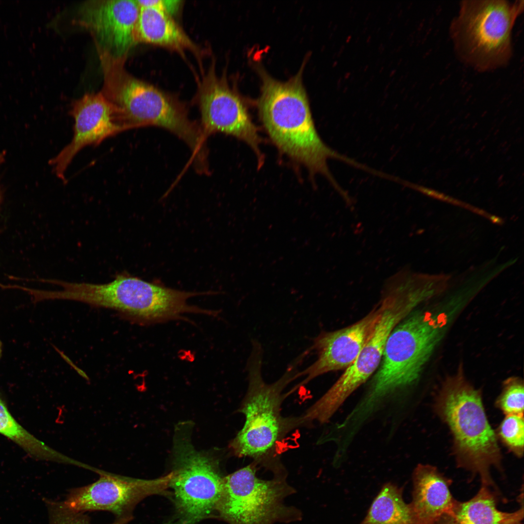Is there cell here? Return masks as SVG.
Segmentation results:
<instances>
[{"label": "cell", "mask_w": 524, "mask_h": 524, "mask_svg": "<svg viewBox=\"0 0 524 524\" xmlns=\"http://www.w3.org/2000/svg\"><path fill=\"white\" fill-rule=\"evenodd\" d=\"M302 71L285 82L262 73L260 120L280 151L303 165L312 175H324L341 193L343 189L330 173L327 160L335 158L354 166L356 162L331 149L320 138L302 84Z\"/></svg>", "instance_id": "obj_1"}, {"label": "cell", "mask_w": 524, "mask_h": 524, "mask_svg": "<svg viewBox=\"0 0 524 524\" xmlns=\"http://www.w3.org/2000/svg\"><path fill=\"white\" fill-rule=\"evenodd\" d=\"M124 60L107 58L101 63L103 84L100 91L119 111L124 131L155 126L172 133L192 152L191 161L208 159L207 138L199 123L191 119L178 100L128 73Z\"/></svg>", "instance_id": "obj_2"}, {"label": "cell", "mask_w": 524, "mask_h": 524, "mask_svg": "<svg viewBox=\"0 0 524 524\" xmlns=\"http://www.w3.org/2000/svg\"><path fill=\"white\" fill-rule=\"evenodd\" d=\"M446 322L444 315L421 311L410 313L394 328L368 391L352 410L357 419L366 421L390 396L417 380Z\"/></svg>", "instance_id": "obj_3"}, {"label": "cell", "mask_w": 524, "mask_h": 524, "mask_svg": "<svg viewBox=\"0 0 524 524\" xmlns=\"http://www.w3.org/2000/svg\"><path fill=\"white\" fill-rule=\"evenodd\" d=\"M435 409L452 435L458 466L479 475L481 485L495 487L490 471L492 467L502 470V456L480 392L457 375L443 384Z\"/></svg>", "instance_id": "obj_4"}, {"label": "cell", "mask_w": 524, "mask_h": 524, "mask_svg": "<svg viewBox=\"0 0 524 524\" xmlns=\"http://www.w3.org/2000/svg\"><path fill=\"white\" fill-rule=\"evenodd\" d=\"M262 349L257 341L247 364L248 385L240 411L245 421L231 446L239 457H248L256 462L273 456L280 440L299 425L298 418H284L281 405L286 394L282 393L291 381L298 378L297 367L302 360L297 357L276 381L267 383L262 376Z\"/></svg>", "instance_id": "obj_5"}, {"label": "cell", "mask_w": 524, "mask_h": 524, "mask_svg": "<svg viewBox=\"0 0 524 524\" xmlns=\"http://www.w3.org/2000/svg\"><path fill=\"white\" fill-rule=\"evenodd\" d=\"M524 0H462L450 26L463 62L480 71L505 66L512 55L511 32Z\"/></svg>", "instance_id": "obj_6"}, {"label": "cell", "mask_w": 524, "mask_h": 524, "mask_svg": "<svg viewBox=\"0 0 524 524\" xmlns=\"http://www.w3.org/2000/svg\"><path fill=\"white\" fill-rule=\"evenodd\" d=\"M255 464L242 468L223 479L217 516L229 524H275L298 521L302 513L287 506L285 499L295 490L279 471L271 479L260 477Z\"/></svg>", "instance_id": "obj_7"}, {"label": "cell", "mask_w": 524, "mask_h": 524, "mask_svg": "<svg viewBox=\"0 0 524 524\" xmlns=\"http://www.w3.org/2000/svg\"><path fill=\"white\" fill-rule=\"evenodd\" d=\"M381 301L380 317L367 342L354 362L323 395L326 404L337 409L378 368L391 333L420 304L426 300L423 291L405 280L393 281Z\"/></svg>", "instance_id": "obj_8"}, {"label": "cell", "mask_w": 524, "mask_h": 524, "mask_svg": "<svg viewBox=\"0 0 524 524\" xmlns=\"http://www.w3.org/2000/svg\"><path fill=\"white\" fill-rule=\"evenodd\" d=\"M174 458L169 487L175 512L165 524H196L216 512L223 477L213 461L189 440L174 446Z\"/></svg>", "instance_id": "obj_9"}, {"label": "cell", "mask_w": 524, "mask_h": 524, "mask_svg": "<svg viewBox=\"0 0 524 524\" xmlns=\"http://www.w3.org/2000/svg\"><path fill=\"white\" fill-rule=\"evenodd\" d=\"M172 475L171 472L160 478L145 480L101 473L95 482L70 490L63 502L76 511H107L114 514L116 520L130 521L133 510L141 501L166 492Z\"/></svg>", "instance_id": "obj_10"}, {"label": "cell", "mask_w": 524, "mask_h": 524, "mask_svg": "<svg viewBox=\"0 0 524 524\" xmlns=\"http://www.w3.org/2000/svg\"><path fill=\"white\" fill-rule=\"evenodd\" d=\"M197 102L200 114L199 124L206 138L217 133L233 136L252 148L261 165V139L246 106L213 70L204 79Z\"/></svg>", "instance_id": "obj_11"}, {"label": "cell", "mask_w": 524, "mask_h": 524, "mask_svg": "<svg viewBox=\"0 0 524 524\" xmlns=\"http://www.w3.org/2000/svg\"><path fill=\"white\" fill-rule=\"evenodd\" d=\"M70 114L74 121L72 138L49 162L55 175L64 182L67 168L82 148L98 146L124 131L119 110L101 92L85 94L75 100Z\"/></svg>", "instance_id": "obj_12"}, {"label": "cell", "mask_w": 524, "mask_h": 524, "mask_svg": "<svg viewBox=\"0 0 524 524\" xmlns=\"http://www.w3.org/2000/svg\"><path fill=\"white\" fill-rule=\"evenodd\" d=\"M139 10L136 0L85 1L75 22L90 32L97 50L115 58H126L135 44L134 31Z\"/></svg>", "instance_id": "obj_13"}, {"label": "cell", "mask_w": 524, "mask_h": 524, "mask_svg": "<svg viewBox=\"0 0 524 524\" xmlns=\"http://www.w3.org/2000/svg\"><path fill=\"white\" fill-rule=\"evenodd\" d=\"M383 308L381 302L355 323L337 330L322 332L316 337L309 349L315 351L317 358L311 365L298 372V377L303 376L304 379L293 389L324 374L350 366L372 334Z\"/></svg>", "instance_id": "obj_14"}, {"label": "cell", "mask_w": 524, "mask_h": 524, "mask_svg": "<svg viewBox=\"0 0 524 524\" xmlns=\"http://www.w3.org/2000/svg\"><path fill=\"white\" fill-rule=\"evenodd\" d=\"M410 504L416 524H436L455 499L449 490L451 481L434 466L418 464L412 474Z\"/></svg>", "instance_id": "obj_15"}, {"label": "cell", "mask_w": 524, "mask_h": 524, "mask_svg": "<svg viewBox=\"0 0 524 524\" xmlns=\"http://www.w3.org/2000/svg\"><path fill=\"white\" fill-rule=\"evenodd\" d=\"M490 488L481 485L477 493L469 501L455 500L436 524H523V505L513 512L499 510L497 495Z\"/></svg>", "instance_id": "obj_16"}, {"label": "cell", "mask_w": 524, "mask_h": 524, "mask_svg": "<svg viewBox=\"0 0 524 524\" xmlns=\"http://www.w3.org/2000/svg\"><path fill=\"white\" fill-rule=\"evenodd\" d=\"M136 43L143 42L182 51H197L195 43L164 11L154 7H139L134 31Z\"/></svg>", "instance_id": "obj_17"}, {"label": "cell", "mask_w": 524, "mask_h": 524, "mask_svg": "<svg viewBox=\"0 0 524 524\" xmlns=\"http://www.w3.org/2000/svg\"><path fill=\"white\" fill-rule=\"evenodd\" d=\"M402 495V488L385 483L360 524H416L410 505Z\"/></svg>", "instance_id": "obj_18"}, {"label": "cell", "mask_w": 524, "mask_h": 524, "mask_svg": "<svg viewBox=\"0 0 524 524\" xmlns=\"http://www.w3.org/2000/svg\"><path fill=\"white\" fill-rule=\"evenodd\" d=\"M0 434L16 443L32 457L48 459L54 456V453L50 449L15 420L0 399Z\"/></svg>", "instance_id": "obj_19"}, {"label": "cell", "mask_w": 524, "mask_h": 524, "mask_svg": "<svg viewBox=\"0 0 524 524\" xmlns=\"http://www.w3.org/2000/svg\"><path fill=\"white\" fill-rule=\"evenodd\" d=\"M498 435L502 442L513 454L519 457L524 454V416L506 415L501 423Z\"/></svg>", "instance_id": "obj_20"}, {"label": "cell", "mask_w": 524, "mask_h": 524, "mask_svg": "<svg viewBox=\"0 0 524 524\" xmlns=\"http://www.w3.org/2000/svg\"><path fill=\"white\" fill-rule=\"evenodd\" d=\"M496 405L506 415L524 416V388L522 381L512 377L505 381Z\"/></svg>", "instance_id": "obj_21"}, {"label": "cell", "mask_w": 524, "mask_h": 524, "mask_svg": "<svg viewBox=\"0 0 524 524\" xmlns=\"http://www.w3.org/2000/svg\"><path fill=\"white\" fill-rule=\"evenodd\" d=\"M45 502L48 509L49 524H92L87 516L83 512L70 509L63 501L46 499ZM129 522L115 520L110 524H126Z\"/></svg>", "instance_id": "obj_22"}, {"label": "cell", "mask_w": 524, "mask_h": 524, "mask_svg": "<svg viewBox=\"0 0 524 524\" xmlns=\"http://www.w3.org/2000/svg\"><path fill=\"white\" fill-rule=\"evenodd\" d=\"M139 7H154L160 9L170 16L177 13L181 1L180 0H136Z\"/></svg>", "instance_id": "obj_23"}, {"label": "cell", "mask_w": 524, "mask_h": 524, "mask_svg": "<svg viewBox=\"0 0 524 524\" xmlns=\"http://www.w3.org/2000/svg\"><path fill=\"white\" fill-rule=\"evenodd\" d=\"M415 190L418 191L428 196L440 200H442L447 202H450V203L461 206L467 209H470V210L472 211V212L477 213L478 214H479L480 215H481L483 213V211L480 209H478L475 207L470 206L464 202L459 201L458 200H457L455 198L451 197L447 195L440 193V192H438L436 191L429 189L428 188H426L425 187L418 185L416 188Z\"/></svg>", "instance_id": "obj_24"}, {"label": "cell", "mask_w": 524, "mask_h": 524, "mask_svg": "<svg viewBox=\"0 0 524 524\" xmlns=\"http://www.w3.org/2000/svg\"><path fill=\"white\" fill-rule=\"evenodd\" d=\"M4 152L0 154V164L2 162L4 159Z\"/></svg>", "instance_id": "obj_25"}, {"label": "cell", "mask_w": 524, "mask_h": 524, "mask_svg": "<svg viewBox=\"0 0 524 524\" xmlns=\"http://www.w3.org/2000/svg\"><path fill=\"white\" fill-rule=\"evenodd\" d=\"M1 354H2V344H1V341H0V357L1 356Z\"/></svg>", "instance_id": "obj_26"}]
</instances>
